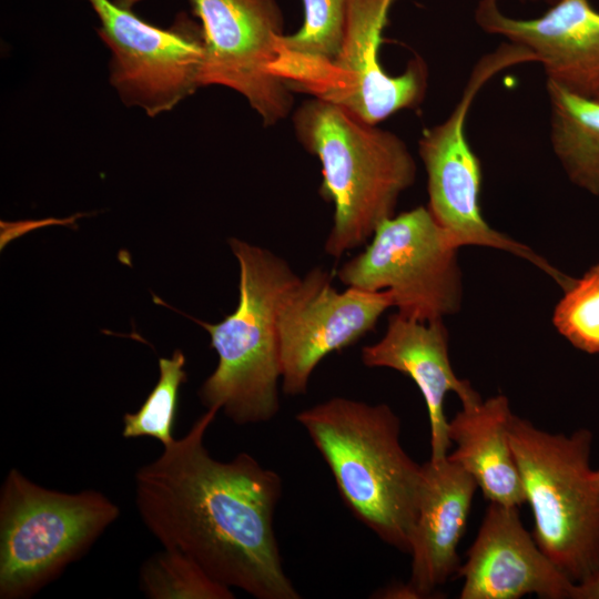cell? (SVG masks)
<instances>
[{"label": "cell", "mask_w": 599, "mask_h": 599, "mask_svg": "<svg viewBox=\"0 0 599 599\" xmlns=\"http://www.w3.org/2000/svg\"><path fill=\"white\" fill-rule=\"evenodd\" d=\"M216 408L140 467L135 505L165 548L194 559L217 582L257 599H298L274 530L282 478L252 455L221 461L204 446Z\"/></svg>", "instance_id": "obj_1"}, {"label": "cell", "mask_w": 599, "mask_h": 599, "mask_svg": "<svg viewBox=\"0 0 599 599\" xmlns=\"http://www.w3.org/2000/svg\"><path fill=\"white\" fill-rule=\"evenodd\" d=\"M353 515L387 545L409 554L423 465L400 443V420L386 404L333 397L300 412Z\"/></svg>", "instance_id": "obj_2"}, {"label": "cell", "mask_w": 599, "mask_h": 599, "mask_svg": "<svg viewBox=\"0 0 599 599\" xmlns=\"http://www.w3.org/2000/svg\"><path fill=\"white\" fill-rule=\"evenodd\" d=\"M293 124L300 143L321 162L319 193L334 205L324 250L341 257L394 216L400 194L415 182V160L398 135L324 99L301 104Z\"/></svg>", "instance_id": "obj_3"}, {"label": "cell", "mask_w": 599, "mask_h": 599, "mask_svg": "<svg viewBox=\"0 0 599 599\" xmlns=\"http://www.w3.org/2000/svg\"><path fill=\"white\" fill-rule=\"evenodd\" d=\"M229 243L240 266L238 305L216 324L194 319L219 357L199 396L206 408L223 410L242 426L268 422L280 409L278 317L300 277L263 247L235 237Z\"/></svg>", "instance_id": "obj_4"}, {"label": "cell", "mask_w": 599, "mask_h": 599, "mask_svg": "<svg viewBox=\"0 0 599 599\" xmlns=\"http://www.w3.org/2000/svg\"><path fill=\"white\" fill-rule=\"evenodd\" d=\"M509 438L536 542L572 582L593 577L599 572V473L590 466L592 433H549L514 414Z\"/></svg>", "instance_id": "obj_5"}, {"label": "cell", "mask_w": 599, "mask_h": 599, "mask_svg": "<svg viewBox=\"0 0 599 599\" xmlns=\"http://www.w3.org/2000/svg\"><path fill=\"white\" fill-rule=\"evenodd\" d=\"M120 516L103 493H63L11 468L0 490V598L31 597Z\"/></svg>", "instance_id": "obj_6"}, {"label": "cell", "mask_w": 599, "mask_h": 599, "mask_svg": "<svg viewBox=\"0 0 599 599\" xmlns=\"http://www.w3.org/2000/svg\"><path fill=\"white\" fill-rule=\"evenodd\" d=\"M528 62H535L530 51L515 43H501L475 64L447 119L423 132L418 152L427 173V207L457 248L471 245L512 253L531 262L566 288L572 278L527 245L493 229L484 219L480 162L466 135L467 115L484 85L500 71Z\"/></svg>", "instance_id": "obj_7"}, {"label": "cell", "mask_w": 599, "mask_h": 599, "mask_svg": "<svg viewBox=\"0 0 599 599\" xmlns=\"http://www.w3.org/2000/svg\"><path fill=\"white\" fill-rule=\"evenodd\" d=\"M457 247L427 206L382 222L368 246L337 271L348 287L388 291L400 315L420 322L443 319L461 305Z\"/></svg>", "instance_id": "obj_8"}, {"label": "cell", "mask_w": 599, "mask_h": 599, "mask_svg": "<svg viewBox=\"0 0 599 599\" xmlns=\"http://www.w3.org/2000/svg\"><path fill=\"white\" fill-rule=\"evenodd\" d=\"M87 1L100 21L97 32L111 51L110 83L125 104L155 116L201 87L203 34L186 14L164 29L116 0Z\"/></svg>", "instance_id": "obj_9"}, {"label": "cell", "mask_w": 599, "mask_h": 599, "mask_svg": "<svg viewBox=\"0 0 599 599\" xmlns=\"http://www.w3.org/2000/svg\"><path fill=\"white\" fill-rule=\"evenodd\" d=\"M132 7L143 0H118ZM201 22L204 57L201 87L223 85L241 93L265 125L285 119L293 91L271 67L283 33L277 0H189Z\"/></svg>", "instance_id": "obj_10"}, {"label": "cell", "mask_w": 599, "mask_h": 599, "mask_svg": "<svg viewBox=\"0 0 599 599\" xmlns=\"http://www.w3.org/2000/svg\"><path fill=\"white\" fill-rule=\"evenodd\" d=\"M394 306L388 291L348 287L338 292L331 274L311 270L288 292L280 311L278 335L282 389L305 394L323 358L359 341Z\"/></svg>", "instance_id": "obj_11"}, {"label": "cell", "mask_w": 599, "mask_h": 599, "mask_svg": "<svg viewBox=\"0 0 599 599\" xmlns=\"http://www.w3.org/2000/svg\"><path fill=\"white\" fill-rule=\"evenodd\" d=\"M395 2L345 0L341 49L312 90L314 98L336 103L372 124L423 102L428 71L422 58L412 59L397 75L386 72L379 61L383 31Z\"/></svg>", "instance_id": "obj_12"}, {"label": "cell", "mask_w": 599, "mask_h": 599, "mask_svg": "<svg viewBox=\"0 0 599 599\" xmlns=\"http://www.w3.org/2000/svg\"><path fill=\"white\" fill-rule=\"evenodd\" d=\"M519 507L489 502L459 566L460 599H573L575 586L547 557L519 517Z\"/></svg>", "instance_id": "obj_13"}, {"label": "cell", "mask_w": 599, "mask_h": 599, "mask_svg": "<svg viewBox=\"0 0 599 599\" xmlns=\"http://www.w3.org/2000/svg\"><path fill=\"white\" fill-rule=\"evenodd\" d=\"M474 17L486 33L529 50L548 81L592 97L599 85V11L589 0H556L532 19L507 16L498 0H479Z\"/></svg>", "instance_id": "obj_14"}, {"label": "cell", "mask_w": 599, "mask_h": 599, "mask_svg": "<svg viewBox=\"0 0 599 599\" xmlns=\"http://www.w3.org/2000/svg\"><path fill=\"white\" fill-rule=\"evenodd\" d=\"M475 479L447 455L423 464V486L410 539L407 583L385 590L387 598H427L457 573V554L476 489Z\"/></svg>", "instance_id": "obj_15"}, {"label": "cell", "mask_w": 599, "mask_h": 599, "mask_svg": "<svg viewBox=\"0 0 599 599\" xmlns=\"http://www.w3.org/2000/svg\"><path fill=\"white\" fill-rule=\"evenodd\" d=\"M362 362L367 367H386L407 375L420 390L427 407L430 429V458L448 454V419L445 398L455 393L461 405L481 399L466 379L459 378L448 355V333L443 319L420 322L393 314L384 336L363 347Z\"/></svg>", "instance_id": "obj_16"}, {"label": "cell", "mask_w": 599, "mask_h": 599, "mask_svg": "<svg viewBox=\"0 0 599 599\" xmlns=\"http://www.w3.org/2000/svg\"><path fill=\"white\" fill-rule=\"evenodd\" d=\"M512 415L505 395L464 405L448 420L456 448L447 457L475 479L489 502L520 507L526 498L509 438Z\"/></svg>", "instance_id": "obj_17"}, {"label": "cell", "mask_w": 599, "mask_h": 599, "mask_svg": "<svg viewBox=\"0 0 599 599\" xmlns=\"http://www.w3.org/2000/svg\"><path fill=\"white\" fill-rule=\"evenodd\" d=\"M304 20L293 34L276 42L273 74L294 91L312 92L325 69L336 59L344 33L345 0H302Z\"/></svg>", "instance_id": "obj_18"}, {"label": "cell", "mask_w": 599, "mask_h": 599, "mask_svg": "<svg viewBox=\"0 0 599 599\" xmlns=\"http://www.w3.org/2000/svg\"><path fill=\"white\" fill-rule=\"evenodd\" d=\"M550 143L570 181L599 196V100L547 80Z\"/></svg>", "instance_id": "obj_19"}, {"label": "cell", "mask_w": 599, "mask_h": 599, "mask_svg": "<svg viewBox=\"0 0 599 599\" xmlns=\"http://www.w3.org/2000/svg\"><path fill=\"white\" fill-rule=\"evenodd\" d=\"M140 588L150 599H233L235 596L190 556L165 548L140 568Z\"/></svg>", "instance_id": "obj_20"}, {"label": "cell", "mask_w": 599, "mask_h": 599, "mask_svg": "<svg viewBox=\"0 0 599 599\" xmlns=\"http://www.w3.org/2000/svg\"><path fill=\"white\" fill-rule=\"evenodd\" d=\"M185 356L176 349L170 358L159 359L160 377L135 413L123 416L122 436L126 439L151 437L163 446L174 438L179 392L186 382Z\"/></svg>", "instance_id": "obj_21"}, {"label": "cell", "mask_w": 599, "mask_h": 599, "mask_svg": "<svg viewBox=\"0 0 599 599\" xmlns=\"http://www.w3.org/2000/svg\"><path fill=\"white\" fill-rule=\"evenodd\" d=\"M552 323L576 348L599 353V263L565 290Z\"/></svg>", "instance_id": "obj_22"}, {"label": "cell", "mask_w": 599, "mask_h": 599, "mask_svg": "<svg viewBox=\"0 0 599 599\" xmlns=\"http://www.w3.org/2000/svg\"><path fill=\"white\" fill-rule=\"evenodd\" d=\"M573 599H599V572L575 586Z\"/></svg>", "instance_id": "obj_23"}, {"label": "cell", "mask_w": 599, "mask_h": 599, "mask_svg": "<svg viewBox=\"0 0 599 599\" xmlns=\"http://www.w3.org/2000/svg\"><path fill=\"white\" fill-rule=\"evenodd\" d=\"M592 97L599 100V85H598L597 89L595 90Z\"/></svg>", "instance_id": "obj_24"}, {"label": "cell", "mask_w": 599, "mask_h": 599, "mask_svg": "<svg viewBox=\"0 0 599 599\" xmlns=\"http://www.w3.org/2000/svg\"><path fill=\"white\" fill-rule=\"evenodd\" d=\"M541 1H546V2H551V3H554L556 0H541Z\"/></svg>", "instance_id": "obj_25"}, {"label": "cell", "mask_w": 599, "mask_h": 599, "mask_svg": "<svg viewBox=\"0 0 599 599\" xmlns=\"http://www.w3.org/2000/svg\"><path fill=\"white\" fill-rule=\"evenodd\" d=\"M597 470H598V473H599V468H598Z\"/></svg>", "instance_id": "obj_26"}]
</instances>
